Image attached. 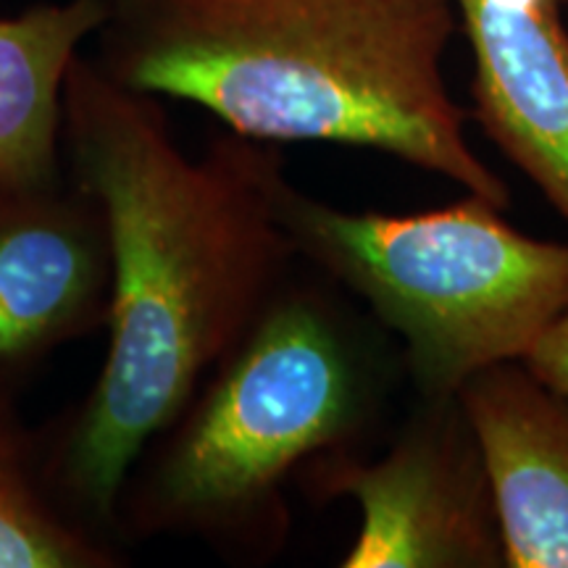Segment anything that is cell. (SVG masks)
<instances>
[{
	"instance_id": "8fae6325",
	"label": "cell",
	"mask_w": 568,
	"mask_h": 568,
	"mask_svg": "<svg viewBox=\"0 0 568 568\" xmlns=\"http://www.w3.org/2000/svg\"><path fill=\"white\" fill-rule=\"evenodd\" d=\"M521 364L542 385H548L556 393L568 397V311L537 337V343L529 347Z\"/></svg>"
},
{
	"instance_id": "30bf717a",
	"label": "cell",
	"mask_w": 568,
	"mask_h": 568,
	"mask_svg": "<svg viewBox=\"0 0 568 568\" xmlns=\"http://www.w3.org/2000/svg\"><path fill=\"white\" fill-rule=\"evenodd\" d=\"M122 550L84 529L55 500L40 432L0 393V568H116Z\"/></svg>"
},
{
	"instance_id": "7a4b0ae2",
	"label": "cell",
	"mask_w": 568,
	"mask_h": 568,
	"mask_svg": "<svg viewBox=\"0 0 568 568\" xmlns=\"http://www.w3.org/2000/svg\"><path fill=\"white\" fill-rule=\"evenodd\" d=\"M92 61L261 142L361 148L506 211L445 77L453 0H101Z\"/></svg>"
},
{
	"instance_id": "52a82bcc",
	"label": "cell",
	"mask_w": 568,
	"mask_h": 568,
	"mask_svg": "<svg viewBox=\"0 0 568 568\" xmlns=\"http://www.w3.org/2000/svg\"><path fill=\"white\" fill-rule=\"evenodd\" d=\"M474 55V122L568 224L564 0H453Z\"/></svg>"
},
{
	"instance_id": "6da1fadb",
	"label": "cell",
	"mask_w": 568,
	"mask_h": 568,
	"mask_svg": "<svg viewBox=\"0 0 568 568\" xmlns=\"http://www.w3.org/2000/svg\"><path fill=\"white\" fill-rule=\"evenodd\" d=\"M63 169L101 205L111 245L109 351L90 393L40 429L55 500L116 537L130 468L301 264L280 222V145L226 130L193 159L161 98L71 61Z\"/></svg>"
},
{
	"instance_id": "5b68a950",
	"label": "cell",
	"mask_w": 568,
	"mask_h": 568,
	"mask_svg": "<svg viewBox=\"0 0 568 568\" xmlns=\"http://www.w3.org/2000/svg\"><path fill=\"white\" fill-rule=\"evenodd\" d=\"M295 487L358 508L343 568H506L485 458L458 395L410 393L385 450L311 460Z\"/></svg>"
},
{
	"instance_id": "3957f363",
	"label": "cell",
	"mask_w": 568,
	"mask_h": 568,
	"mask_svg": "<svg viewBox=\"0 0 568 568\" xmlns=\"http://www.w3.org/2000/svg\"><path fill=\"white\" fill-rule=\"evenodd\" d=\"M355 305L329 276L295 266L142 447L119 493V542L193 539L245 566L280 556L290 485L311 460L374 450L406 387L395 339Z\"/></svg>"
},
{
	"instance_id": "8992f818",
	"label": "cell",
	"mask_w": 568,
	"mask_h": 568,
	"mask_svg": "<svg viewBox=\"0 0 568 568\" xmlns=\"http://www.w3.org/2000/svg\"><path fill=\"white\" fill-rule=\"evenodd\" d=\"M109 303L111 245L95 197L67 172L0 187V393L101 332Z\"/></svg>"
},
{
	"instance_id": "277c9868",
	"label": "cell",
	"mask_w": 568,
	"mask_h": 568,
	"mask_svg": "<svg viewBox=\"0 0 568 568\" xmlns=\"http://www.w3.org/2000/svg\"><path fill=\"white\" fill-rule=\"evenodd\" d=\"M276 211L297 258L395 339L414 395H458L481 368L521 361L568 311V245L518 232L481 195L393 216L284 180Z\"/></svg>"
},
{
	"instance_id": "9c48e42d",
	"label": "cell",
	"mask_w": 568,
	"mask_h": 568,
	"mask_svg": "<svg viewBox=\"0 0 568 568\" xmlns=\"http://www.w3.org/2000/svg\"><path fill=\"white\" fill-rule=\"evenodd\" d=\"M103 24L101 0L38 3L0 17V187L63 176V82Z\"/></svg>"
},
{
	"instance_id": "ba28073f",
	"label": "cell",
	"mask_w": 568,
	"mask_h": 568,
	"mask_svg": "<svg viewBox=\"0 0 568 568\" xmlns=\"http://www.w3.org/2000/svg\"><path fill=\"white\" fill-rule=\"evenodd\" d=\"M493 487L506 568H568V397L521 361L458 389Z\"/></svg>"
}]
</instances>
